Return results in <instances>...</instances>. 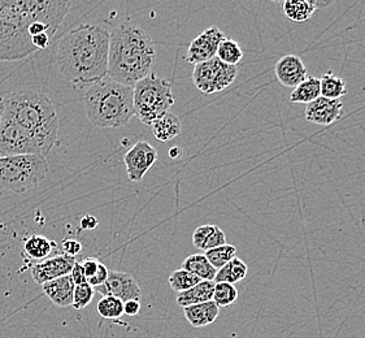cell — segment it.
Instances as JSON below:
<instances>
[{"instance_id":"obj_1","label":"cell","mask_w":365,"mask_h":338,"mask_svg":"<svg viewBox=\"0 0 365 338\" xmlns=\"http://www.w3.org/2000/svg\"><path fill=\"white\" fill-rule=\"evenodd\" d=\"M71 7V1L63 0L0 1V61H17L37 51L31 43L30 26L42 21L58 29Z\"/></svg>"},{"instance_id":"obj_2","label":"cell","mask_w":365,"mask_h":338,"mask_svg":"<svg viewBox=\"0 0 365 338\" xmlns=\"http://www.w3.org/2000/svg\"><path fill=\"white\" fill-rule=\"evenodd\" d=\"M110 31L101 25L82 24L66 31L56 46L58 73L76 85H94L108 73Z\"/></svg>"},{"instance_id":"obj_3","label":"cell","mask_w":365,"mask_h":338,"mask_svg":"<svg viewBox=\"0 0 365 338\" xmlns=\"http://www.w3.org/2000/svg\"><path fill=\"white\" fill-rule=\"evenodd\" d=\"M110 34L107 76L112 81L134 88L151 73L156 60L154 42L146 30L130 22L118 25Z\"/></svg>"},{"instance_id":"obj_4","label":"cell","mask_w":365,"mask_h":338,"mask_svg":"<svg viewBox=\"0 0 365 338\" xmlns=\"http://www.w3.org/2000/svg\"><path fill=\"white\" fill-rule=\"evenodd\" d=\"M3 102L4 116L30 133L46 159L58 138V118L51 99L41 91L21 90L3 98Z\"/></svg>"},{"instance_id":"obj_5","label":"cell","mask_w":365,"mask_h":338,"mask_svg":"<svg viewBox=\"0 0 365 338\" xmlns=\"http://www.w3.org/2000/svg\"><path fill=\"white\" fill-rule=\"evenodd\" d=\"M83 107L88 121L96 128H121L135 116L134 88L112 80L96 82L86 90Z\"/></svg>"},{"instance_id":"obj_6","label":"cell","mask_w":365,"mask_h":338,"mask_svg":"<svg viewBox=\"0 0 365 338\" xmlns=\"http://www.w3.org/2000/svg\"><path fill=\"white\" fill-rule=\"evenodd\" d=\"M48 173V164L37 155L0 158V189L21 194L36 188Z\"/></svg>"},{"instance_id":"obj_7","label":"cell","mask_w":365,"mask_h":338,"mask_svg":"<svg viewBox=\"0 0 365 338\" xmlns=\"http://www.w3.org/2000/svg\"><path fill=\"white\" fill-rule=\"evenodd\" d=\"M134 110L145 126H153L175 104L172 83L150 73L134 85Z\"/></svg>"},{"instance_id":"obj_8","label":"cell","mask_w":365,"mask_h":338,"mask_svg":"<svg viewBox=\"0 0 365 338\" xmlns=\"http://www.w3.org/2000/svg\"><path fill=\"white\" fill-rule=\"evenodd\" d=\"M238 76L237 66H227L217 58L194 66L192 81L205 96H212L229 88Z\"/></svg>"},{"instance_id":"obj_9","label":"cell","mask_w":365,"mask_h":338,"mask_svg":"<svg viewBox=\"0 0 365 338\" xmlns=\"http://www.w3.org/2000/svg\"><path fill=\"white\" fill-rule=\"evenodd\" d=\"M16 155H37L43 158L30 133L3 115L0 124V158Z\"/></svg>"},{"instance_id":"obj_10","label":"cell","mask_w":365,"mask_h":338,"mask_svg":"<svg viewBox=\"0 0 365 338\" xmlns=\"http://www.w3.org/2000/svg\"><path fill=\"white\" fill-rule=\"evenodd\" d=\"M158 160V151L146 140H139L125 154L124 163L129 178L139 183L148 172V169Z\"/></svg>"},{"instance_id":"obj_11","label":"cell","mask_w":365,"mask_h":338,"mask_svg":"<svg viewBox=\"0 0 365 338\" xmlns=\"http://www.w3.org/2000/svg\"><path fill=\"white\" fill-rule=\"evenodd\" d=\"M224 39H225V36L219 28L211 26V28L205 29L200 36L192 39V42L186 52L185 59L187 63L197 66V64L216 58L220 43Z\"/></svg>"},{"instance_id":"obj_12","label":"cell","mask_w":365,"mask_h":338,"mask_svg":"<svg viewBox=\"0 0 365 338\" xmlns=\"http://www.w3.org/2000/svg\"><path fill=\"white\" fill-rule=\"evenodd\" d=\"M96 292H99L103 297H115L120 301H139L142 292L138 282L130 273L121 271H110L108 279L102 287H96Z\"/></svg>"},{"instance_id":"obj_13","label":"cell","mask_w":365,"mask_h":338,"mask_svg":"<svg viewBox=\"0 0 365 338\" xmlns=\"http://www.w3.org/2000/svg\"><path fill=\"white\" fill-rule=\"evenodd\" d=\"M74 263H76L74 257L61 254V255H56L36 263L31 267L30 272L38 285H44L46 282H50L52 280L69 275L73 268Z\"/></svg>"},{"instance_id":"obj_14","label":"cell","mask_w":365,"mask_h":338,"mask_svg":"<svg viewBox=\"0 0 365 338\" xmlns=\"http://www.w3.org/2000/svg\"><path fill=\"white\" fill-rule=\"evenodd\" d=\"M342 101H333L320 96L312 103L307 104L306 120L316 126H333L342 116Z\"/></svg>"},{"instance_id":"obj_15","label":"cell","mask_w":365,"mask_h":338,"mask_svg":"<svg viewBox=\"0 0 365 338\" xmlns=\"http://www.w3.org/2000/svg\"><path fill=\"white\" fill-rule=\"evenodd\" d=\"M278 82L285 88H297L308 77L307 68L297 55H286L274 66Z\"/></svg>"},{"instance_id":"obj_16","label":"cell","mask_w":365,"mask_h":338,"mask_svg":"<svg viewBox=\"0 0 365 338\" xmlns=\"http://www.w3.org/2000/svg\"><path fill=\"white\" fill-rule=\"evenodd\" d=\"M43 293L58 307H69L73 303L74 285L69 275L52 280L42 285Z\"/></svg>"},{"instance_id":"obj_17","label":"cell","mask_w":365,"mask_h":338,"mask_svg":"<svg viewBox=\"0 0 365 338\" xmlns=\"http://www.w3.org/2000/svg\"><path fill=\"white\" fill-rule=\"evenodd\" d=\"M183 315L192 327L203 328L210 324L215 323V320L220 315V307L213 301L205 302V303L185 307Z\"/></svg>"},{"instance_id":"obj_18","label":"cell","mask_w":365,"mask_h":338,"mask_svg":"<svg viewBox=\"0 0 365 338\" xmlns=\"http://www.w3.org/2000/svg\"><path fill=\"white\" fill-rule=\"evenodd\" d=\"M192 245L199 250H212L227 245V235L216 225H202L192 233Z\"/></svg>"},{"instance_id":"obj_19","label":"cell","mask_w":365,"mask_h":338,"mask_svg":"<svg viewBox=\"0 0 365 338\" xmlns=\"http://www.w3.org/2000/svg\"><path fill=\"white\" fill-rule=\"evenodd\" d=\"M213 290H215V281H200L199 284L189 290L178 293L175 301L180 307L185 309L189 306L212 301Z\"/></svg>"},{"instance_id":"obj_20","label":"cell","mask_w":365,"mask_h":338,"mask_svg":"<svg viewBox=\"0 0 365 338\" xmlns=\"http://www.w3.org/2000/svg\"><path fill=\"white\" fill-rule=\"evenodd\" d=\"M154 137L160 142H169L181 133V121L173 113L167 112L161 118H158L151 126Z\"/></svg>"},{"instance_id":"obj_21","label":"cell","mask_w":365,"mask_h":338,"mask_svg":"<svg viewBox=\"0 0 365 338\" xmlns=\"http://www.w3.org/2000/svg\"><path fill=\"white\" fill-rule=\"evenodd\" d=\"M182 270H186L202 281H215L217 270L212 267L205 254H194L182 262Z\"/></svg>"},{"instance_id":"obj_22","label":"cell","mask_w":365,"mask_h":338,"mask_svg":"<svg viewBox=\"0 0 365 338\" xmlns=\"http://www.w3.org/2000/svg\"><path fill=\"white\" fill-rule=\"evenodd\" d=\"M322 96L320 80L308 76L304 81L292 90L290 102L295 104H309Z\"/></svg>"},{"instance_id":"obj_23","label":"cell","mask_w":365,"mask_h":338,"mask_svg":"<svg viewBox=\"0 0 365 338\" xmlns=\"http://www.w3.org/2000/svg\"><path fill=\"white\" fill-rule=\"evenodd\" d=\"M247 272H249L247 265L240 257H234L222 268H220L217 273H216L215 282H227V284L234 285L242 280L246 279Z\"/></svg>"},{"instance_id":"obj_24","label":"cell","mask_w":365,"mask_h":338,"mask_svg":"<svg viewBox=\"0 0 365 338\" xmlns=\"http://www.w3.org/2000/svg\"><path fill=\"white\" fill-rule=\"evenodd\" d=\"M53 243L43 235H31L24 242V251L31 260H37V263L48 259L51 254Z\"/></svg>"},{"instance_id":"obj_25","label":"cell","mask_w":365,"mask_h":338,"mask_svg":"<svg viewBox=\"0 0 365 338\" xmlns=\"http://www.w3.org/2000/svg\"><path fill=\"white\" fill-rule=\"evenodd\" d=\"M317 9L314 1L308 0H287L284 3V14L292 22H304L311 19Z\"/></svg>"},{"instance_id":"obj_26","label":"cell","mask_w":365,"mask_h":338,"mask_svg":"<svg viewBox=\"0 0 365 338\" xmlns=\"http://www.w3.org/2000/svg\"><path fill=\"white\" fill-rule=\"evenodd\" d=\"M320 88H322V96L333 101H341V98L347 96L349 93L344 78L338 77L333 72H327L322 76L320 80Z\"/></svg>"},{"instance_id":"obj_27","label":"cell","mask_w":365,"mask_h":338,"mask_svg":"<svg viewBox=\"0 0 365 338\" xmlns=\"http://www.w3.org/2000/svg\"><path fill=\"white\" fill-rule=\"evenodd\" d=\"M216 58L227 66H237L243 59V50L238 42L225 38L219 46Z\"/></svg>"},{"instance_id":"obj_28","label":"cell","mask_w":365,"mask_h":338,"mask_svg":"<svg viewBox=\"0 0 365 338\" xmlns=\"http://www.w3.org/2000/svg\"><path fill=\"white\" fill-rule=\"evenodd\" d=\"M96 311L103 319L117 320L124 315V302L115 297H103L96 304Z\"/></svg>"},{"instance_id":"obj_29","label":"cell","mask_w":365,"mask_h":338,"mask_svg":"<svg viewBox=\"0 0 365 338\" xmlns=\"http://www.w3.org/2000/svg\"><path fill=\"white\" fill-rule=\"evenodd\" d=\"M202 280L197 279V276H194L192 273L186 271V270H177L170 273L169 276V287L177 293H182L189 290L192 287H195Z\"/></svg>"},{"instance_id":"obj_30","label":"cell","mask_w":365,"mask_h":338,"mask_svg":"<svg viewBox=\"0 0 365 338\" xmlns=\"http://www.w3.org/2000/svg\"><path fill=\"white\" fill-rule=\"evenodd\" d=\"M238 299V290L237 287L227 284V282H215L213 290V299L219 307L232 306Z\"/></svg>"},{"instance_id":"obj_31","label":"cell","mask_w":365,"mask_h":338,"mask_svg":"<svg viewBox=\"0 0 365 338\" xmlns=\"http://www.w3.org/2000/svg\"><path fill=\"white\" fill-rule=\"evenodd\" d=\"M237 254V249L232 246V245H224V246H220L216 249H212V250L205 251V255L208 262L211 263L213 268H216L219 271L220 268H222L224 265L229 263L232 259L235 257Z\"/></svg>"},{"instance_id":"obj_32","label":"cell","mask_w":365,"mask_h":338,"mask_svg":"<svg viewBox=\"0 0 365 338\" xmlns=\"http://www.w3.org/2000/svg\"><path fill=\"white\" fill-rule=\"evenodd\" d=\"M94 295H96V289L91 285H88V282L77 285L74 289L72 306L76 309H83L85 307H88L91 301L94 299Z\"/></svg>"},{"instance_id":"obj_33","label":"cell","mask_w":365,"mask_h":338,"mask_svg":"<svg viewBox=\"0 0 365 338\" xmlns=\"http://www.w3.org/2000/svg\"><path fill=\"white\" fill-rule=\"evenodd\" d=\"M108 275H110V270L103 263H101L98 272L91 279L88 280V284L94 287V289L98 287H102L103 284L108 279Z\"/></svg>"},{"instance_id":"obj_34","label":"cell","mask_w":365,"mask_h":338,"mask_svg":"<svg viewBox=\"0 0 365 338\" xmlns=\"http://www.w3.org/2000/svg\"><path fill=\"white\" fill-rule=\"evenodd\" d=\"M99 265H101V260H98L96 257H88L83 260L82 267H83V271H85V276H86V281L88 279H91L99 270Z\"/></svg>"},{"instance_id":"obj_35","label":"cell","mask_w":365,"mask_h":338,"mask_svg":"<svg viewBox=\"0 0 365 338\" xmlns=\"http://www.w3.org/2000/svg\"><path fill=\"white\" fill-rule=\"evenodd\" d=\"M69 276H71V279L73 281L76 287L81 285V284L88 282V281H86V276H85V271H83V267H82V263L77 262V260H76V263H74L73 268H72V271L69 273Z\"/></svg>"},{"instance_id":"obj_36","label":"cell","mask_w":365,"mask_h":338,"mask_svg":"<svg viewBox=\"0 0 365 338\" xmlns=\"http://www.w3.org/2000/svg\"><path fill=\"white\" fill-rule=\"evenodd\" d=\"M63 251L68 257H74L82 251V245L77 240H66L63 242Z\"/></svg>"},{"instance_id":"obj_37","label":"cell","mask_w":365,"mask_h":338,"mask_svg":"<svg viewBox=\"0 0 365 338\" xmlns=\"http://www.w3.org/2000/svg\"><path fill=\"white\" fill-rule=\"evenodd\" d=\"M51 36L48 34H38L36 37H31V43L37 50H46L51 43Z\"/></svg>"},{"instance_id":"obj_38","label":"cell","mask_w":365,"mask_h":338,"mask_svg":"<svg viewBox=\"0 0 365 338\" xmlns=\"http://www.w3.org/2000/svg\"><path fill=\"white\" fill-rule=\"evenodd\" d=\"M139 311H140V302L133 301L125 302L124 303V314L128 317H135L138 315Z\"/></svg>"},{"instance_id":"obj_39","label":"cell","mask_w":365,"mask_h":338,"mask_svg":"<svg viewBox=\"0 0 365 338\" xmlns=\"http://www.w3.org/2000/svg\"><path fill=\"white\" fill-rule=\"evenodd\" d=\"M98 224H99V221H98L96 216L86 215V216H83L81 219V228L85 229V230H93V229H96L98 227Z\"/></svg>"},{"instance_id":"obj_40","label":"cell","mask_w":365,"mask_h":338,"mask_svg":"<svg viewBox=\"0 0 365 338\" xmlns=\"http://www.w3.org/2000/svg\"><path fill=\"white\" fill-rule=\"evenodd\" d=\"M314 4L316 9H319V8L327 7L329 4H331V1H316V0H314Z\"/></svg>"},{"instance_id":"obj_41","label":"cell","mask_w":365,"mask_h":338,"mask_svg":"<svg viewBox=\"0 0 365 338\" xmlns=\"http://www.w3.org/2000/svg\"><path fill=\"white\" fill-rule=\"evenodd\" d=\"M3 115H4V102H3V98H0V124L3 120Z\"/></svg>"}]
</instances>
